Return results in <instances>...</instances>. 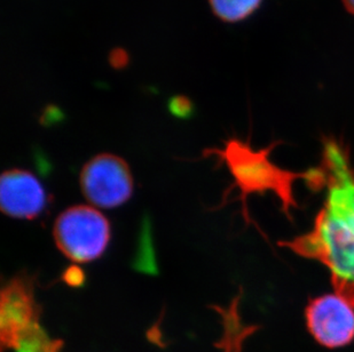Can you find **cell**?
I'll list each match as a JSON object with an SVG mask.
<instances>
[{"mask_svg": "<svg viewBox=\"0 0 354 352\" xmlns=\"http://www.w3.org/2000/svg\"><path fill=\"white\" fill-rule=\"evenodd\" d=\"M270 150L254 151L248 143L240 140H228L224 149H210L205 156H216L225 164L234 179V184L230 191L236 188L240 190L241 198L245 204L248 196L273 190L284 204L292 203L290 186L294 182L295 174L287 173L277 168L268 159Z\"/></svg>", "mask_w": 354, "mask_h": 352, "instance_id": "obj_3", "label": "cell"}, {"mask_svg": "<svg viewBox=\"0 0 354 352\" xmlns=\"http://www.w3.org/2000/svg\"><path fill=\"white\" fill-rule=\"evenodd\" d=\"M62 344H59V346H54L53 349L50 350V352H60L61 348H62Z\"/></svg>", "mask_w": 354, "mask_h": 352, "instance_id": "obj_12", "label": "cell"}, {"mask_svg": "<svg viewBox=\"0 0 354 352\" xmlns=\"http://www.w3.org/2000/svg\"><path fill=\"white\" fill-rule=\"evenodd\" d=\"M346 10L351 14H354V0H343Z\"/></svg>", "mask_w": 354, "mask_h": 352, "instance_id": "obj_11", "label": "cell"}, {"mask_svg": "<svg viewBox=\"0 0 354 352\" xmlns=\"http://www.w3.org/2000/svg\"><path fill=\"white\" fill-rule=\"evenodd\" d=\"M80 186L93 206L115 208L130 199L133 179L130 167L122 158L102 153L85 164L80 173Z\"/></svg>", "mask_w": 354, "mask_h": 352, "instance_id": "obj_5", "label": "cell"}, {"mask_svg": "<svg viewBox=\"0 0 354 352\" xmlns=\"http://www.w3.org/2000/svg\"><path fill=\"white\" fill-rule=\"evenodd\" d=\"M0 206L15 219H36L47 206V193L34 174L24 170L3 172L0 179Z\"/></svg>", "mask_w": 354, "mask_h": 352, "instance_id": "obj_7", "label": "cell"}, {"mask_svg": "<svg viewBox=\"0 0 354 352\" xmlns=\"http://www.w3.org/2000/svg\"><path fill=\"white\" fill-rule=\"evenodd\" d=\"M171 106H174V113L176 110H178V108H180L179 113H187L189 108H191V104H189L185 97H176V99H174V101H172Z\"/></svg>", "mask_w": 354, "mask_h": 352, "instance_id": "obj_10", "label": "cell"}, {"mask_svg": "<svg viewBox=\"0 0 354 352\" xmlns=\"http://www.w3.org/2000/svg\"><path fill=\"white\" fill-rule=\"evenodd\" d=\"M40 309L35 299L34 280L17 276L1 291V349L17 352H48L55 341L39 324Z\"/></svg>", "mask_w": 354, "mask_h": 352, "instance_id": "obj_2", "label": "cell"}, {"mask_svg": "<svg viewBox=\"0 0 354 352\" xmlns=\"http://www.w3.org/2000/svg\"><path fill=\"white\" fill-rule=\"evenodd\" d=\"M54 240L64 256L76 263L92 262L107 249L111 226L92 206H73L57 216Z\"/></svg>", "mask_w": 354, "mask_h": 352, "instance_id": "obj_4", "label": "cell"}, {"mask_svg": "<svg viewBox=\"0 0 354 352\" xmlns=\"http://www.w3.org/2000/svg\"><path fill=\"white\" fill-rule=\"evenodd\" d=\"M64 282L71 286H80L84 282V273L76 266H71L64 273Z\"/></svg>", "mask_w": 354, "mask_h": 352, "instance_id": "obj_9", "label": "cell"}, {"mask_svg": "<svg viewBox=\"0 0 354 352\" xmlns=\"http://www.w3.org/2000/svg\"><path fill=\"white\" fill-rule=\"evenodd\" d=\"M306 322L321 346H348L354 340V304L339 293L321 296L308 306Z\"/></svg>", "mask_w": 354, "mask_h": 352, "instance_id": "obj_6", "label": "cell"}, {"mask_svg": "<svg viewBox=\"0 0 354 352\" xmlns=\"http://www.w3.org/2000/svg\"><path fill=\"white\" fill-rule=\"evenodd\" d=\"M317 182L326 186L327 197L315 226L286 246L324 263L337 293L354 304V170L336 141L324 143Z\"/></svg>", "mask_w": 354, "mask_h": 352, "instance_id": "obj_1", "label": "cell"}, {"mask_svg": "<svg viewBox=\"0 0 354 352\" xmlns=\"http://www.w3.org/2000/svg\"><path fill=\"white\" fill-rule=\"evenodd\" d=\"M211 8L225 22H239L250 17L261 0H209Z\"/></svg>", "mask_w": 354, "mask_h": 352, "instance_id": "obj_8", "label": "cell"}]
</instances>
